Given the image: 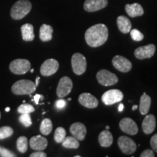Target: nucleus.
<instances>
[{"label": "nucleus", "mask_w": 157, "mask_h": 157, "mask_svg": "<svg viewBox=\"0 0 157 157\" xmlns=\"http://www.w3.org/2000/svg\"><path fill=\"white\" fill-rule=\"evenodd\" d=\"M84 36L86 42L89 46L98 48L106 42L109 36V30L105 25L98 23L88 29Z\"/></svg>", "instance_id": "obj_1"}, {"label": "nucleus", "mask_w": 157, "mask_h": 157, "mask_svg": "<svg viewBox=\"0 0 157 157\" xmlns=\"http://www.w3.org/2000/svg\"><path fill=\"white\" fill-rule=\"evenodd\" d=\"M31 3L29 0H19L12 7L10 15L14 20H21L30 13L31 10Z\"/></svg>", "instance_id": "obj_2"}, {"label": "nucleus", "mask_w": 157, "mask_h": 157, "mask_svg": "<svg viewBox=\"0 0 157 157\" xmlns=\"http://www.w3.org/2000/svg\"><path fill=\"white\" fill-rule=\"evenodd\" d=\"M36 85L32 81L28 79L19 80L12 87V92L17 95H31L36 90Z\"/></svg>", "instance_id": "obj_3"}, {"label": "nucleus", "mask_w": 157, "mask_h": 157, "mask_svg": "<svg viewBox=\"0 0 157 157\" xmlns=\"http://www.w3.org/2000/svg\"><path fill=\"white\" fill-rule=\"evenodd\" d=\"M31 63L26 59H16L10 64V70L12 73L21 75L30 71Z\"/></svg>", "instance_id": "obj_4"}, {"label": "nucleus", "mask_w": 157, "mask_h": 157, "mask_svg": "<svg viewBox=\"0 0 157 157\" xmlns=\"http://www.w3.org/2000/svg\"><path fill=\"white\" fill-rule=\"evenodd\" d=\"M71 66L76 75H82L87 69V60L81 53H75L71 58Z\"/></svg>", "instance_id": "obj_5"}, {"label": "nucleus", "mask_w": 157, "mask_h": 157, "mask_svg": "<svg viewBox=\"0 0 157 157\" xmlns=\"http://www.w3.org/2000/svg\"><path fill=\"white\" fill-rule=\"evenodd\" d=\"M98 82L103 86H112L114 85L119 81L118 77L114 74L111 73L106 69H102L98 72L97 76Z\"/></svg>", "instance_id": "obj_6"}, {"label": "nucleus", "mask_w": 157, "mask_h": 157, "mask_svg": "<svg viewBox=\"0 0 157 157\" xmlns=\"http://www.w3.org/2000/svg\"><path fill=\"white\" fill-rule=\"evenodd\" d=\"M73 88V82L68 76H63L60 79L57 87V95L59 98H63L67 96Z\"/></svg>", "instance_id": "obj_7"}, {"label": "nucleus", "mask_w": 157, "mask_h": 157, "mask_svg": "<svg viewBox=\"0 0 157 157\" xmlns=\"http://www.w3.org/2000/svg\"><path fill=\"white\" fill-rule=\"evenodd\" d=\"M123 93L119 90H110L105 92L102 96V101L105 105H111L122 101Z\"/></svg>", "instance_id": "obj_8"}, {"label": "nucleus", "mask_w": 157, "mask_h": 157, "mask_svg": "<svg viewBox=\"0 0 157 157\" xmlns=\"http://www.w3.org/2000/svg\"><path fill=\"white\" fill-rule=\"evenodd\" d=\"M118 146L124 154H132L137 149V146L132 139L127 136H121L118 139Z\"/></svg>", "instance_id": "obj_9"}, {"label": "nucleus", "mask_w": 157, "mask_h": 157, "mask_svg": "<svg viewBox=\"0 0 157 157\" xmlns=\"http://www.w3.org/2000/svg\"><path fill=\"white\" fill-rule=\"evenodd\" d=\"M59 68V63L55 59H48L40 68V73L44 76H50L56 74Z\"/></svg>", "instance_id": "obj_10"}, {"label": "nucleus", "mask_w": 157, "mask_h": 157, "mask_svg": "<svg viewBox=\"0 0 157 157\" xmlns=\"http://www.w3.org/2000/svg\"><path fill=\"white\" fill-rule=\"evenodd\" d=\"M112 64L116 69L122 73L129 72L132 68V63L128 59L121 56H116L112 60Z\"/></svg>", "instance_id": "obj_11"}, {"label": "nucleus", "mask_w": 157, "mask_h": 157, "mask_svg": "<svg viewBox=\"0 0 157 157\" xmlns=\"http://www.w3.org/2000/svg\"><path fill=\"white\" fill-rule=\"evenodd\" d=\"M156 52V47L154 44H150L146 46L140 47L135 50V56L139 60L150 58L154 56Z\"/></svg>", "instance_id": "obj_12"}, {"label": "nucleus", "mask_w": 157, "mask_h": 157, "mask_svg": "<svg viewBox=\"0 0 157 157\" xmlns=\"http://www.w3.org/2000/svg\"><path fill=\"white\" fill-rule=\"evenodd\" d=\"M119 127L124 132L130 135H136L138 132L137 124L130 118H124L119 122Z\"/></svg>", "instance_id": "obj_13"}, {"label": "nucleus", "mask_w": 157, "mask_h": 157, "mask_svg": "<svg viewBox=\"0 0 157 157\" xmlns=\"http://www.w3.org/2000/svg\"><path fill=\"white\" fill-rule=\"evenodd\" d=\"M108 5V0H86L84 9L89 13H93L105 8Z\"/></svg>", "instance_id": "obj_14"}, {"label": "nucleus", "mask_w": 157, "mask_h": 157, "mask_svg": "<svg viewBox=\"0 0 157 157\" xmlns=\"http://www.w3.org/2000/svg\"><path fill=\"white\" fill-rule=\"evenodd\" d=\"M78 102L83 106L88 109H95L98 105V101L90 93H82L78 97Z\"/></svg>", "instance_id": "obj_15"}, {"label": "nucleus", "mask_w": 157, "mask_h": 157, "mask_svg": "<svg viewBox=\"0 0 157 157\" xmlns=\"http://www.w3.org/2000/svg\"><path fill=\"white\" fill-rule=\"evenodd\" d=\"M70 132L78 140H83L87 134V129L82 123L76 122L70 127Z\"/></svg>", "instance_id": "obj_16"}, {"label": "nucleus", "mask_w": 157, "mask_h": 157, "mask_svg": "<svg viewBox=\"0 0 157 157\" xmlns=\"http://www.w3.org/2000/svg\"><path fill=\"white\" fill-rule=\"evenodd\" d=\"M29 144L33 150L43 151L47 148L48 142L45 137H42L41 135H37L31 137Z\"/></svg>", "instance_id": "obj_17"}, {"label": "nucleus", "mask_w": 157, "mask_h": 157, "mask_svg": "<svg viewBox=\"0 0 157 157\" xmlns=\"http://www.w3.org/2000/svg\"><path fill=\"white\" fill-rule=\"evenodd\" d=\"M156 128V118L153 114L147 115L143 119L142 123V129L143 132L146 135L152 133Z\"/></svg>", "instance_id": "obj_18"}, {"label": "nucleus", "mask_w": 157, "mask_h": 157, "mask_svg": "<svg viewBox=\"0 0 157 157\" xmlns=\"http://www.w3.org/2000/svg\"><path fill=\"white\" fill-rule=\"evenodd\" d=\"M125 10L129 16L131 17L142 16L144 13L143 7L138 3H133L131 5L127 4L125 5Z\"/></svg>", "instance_id": "obj_19"}, {"label": "nucleus", "mask_w": 157, "mask_h": 157, "mask_svg": "<svg viewBox=\"0 0 157 157\" xmlns=\"http://www.w3.org/2000/svg\"><path fill=\"white\" fill-rule=\"evenodd\" d=\"M117 23L119 31L123 34H127L132 29V23L128 17L120 15L117 17Z\"/></svg>", "instance_id": "obj_20"}, {"label": "nucleus", "mask_w": 157, "mask_h": 157, "mask_svg": "<svg viewBox=\"0 0 157 157\" xmlns=\"http://www.w3.org/2000/svg\"><path fill=\"white\" fill-rule=\"evenodd\" d=\"M53 29L50 25L42 24L39 29V38L42 42H49L52 39Z\"/></svg>", "instance_id": "obj_21"}, {"label": "nucleus", "mask_w": 157, "mask_h": 157, "mask_svg": "<svg viewBox=\"0 0 157 157\" xmlns=\"http://www.w3.org/2000/svg\"><path fill=\"white\" fill-rule=\"evenodd\" d=\"M22 38L25 42H31L34 39V26L30 23H25L21 26Z\"/></svg>", "instance_id": "obj_22"}, {"label": "nucleus", "mask_w": 157, "mask_h": 157, "mask_svg": "<svg viewBox=\"0 0 157 157\" xmlns=\"http://www.w3.org/2000/svg\"><path fill=\"white\" fill-rule=\"evenodd\" d=\"M98 141L102 147H110L113 143V135L109 130H104L100 133Z\"/></svg>", "instance_id": "obj_23"}, {"label": "nucleus", "mask_w": 157, "mask_h": 157, "mask_svg": "<svg viewBox=\"0 0 157 157\" xmlns=\"http://www.w3.org/2000/svg\"><path fill=\"white\" fill-rule=\"evenodd\" d=\"M151 104V99L150 96L146 93H143L140 98V105H139V111L142 115H146L150 110Z\"/></svg>", "instance_id": "obj_24"}, {"label": "nucleus", "mask_w": 157, "mask_h": 157, "mask_svg": "<svg viewBox=\"0 0 157 157\" xmlns=\"http://www.w3.org/2000/svg\"><path fill=\"white\" fill-rule=\"evenodd\" d=\"M63 146L65 147L66 148H78L79 147V143L78 140L76 137L74 136H69V137H66L63 141L61 143Z\"/></svg>", "instance_id": "obj_25"}, {"label": "nucleus", "mask_w": 157, "mask_h": 157, "mask_svg": "<svg viewBox=\"0 0 157 157\" xmlns=\"http://www.w3.org/2000/svg\"><path fill=\"white\" fill-rule=\"evenodd\" d=\"M52 130V123L50 119H44L40 125V132L42 135H48Z\"/></svg>", "instance_id": "obj_26"}, {"label": "nucleus", "mask_w": 157, "mask_h": 157, "mask_svg": "<svg viewBox=\"0 0 157 157\" xmlns=\"http://www.w3.org/2000/svg\"><path fill=\"white\" fill-rule=\"evenodd\" d=\"M17 148L21 154H24L28 149V139L26 137L21 136L17 140Z\"/></svg>", "instance_id": "obj_27"}, {"label": "nucleus", "mask_w": 157, "mask_h": 157, "mask_svg": "<svg viewBox=\"0 0 157 157\" xmlns=\"http://www.w3.org/2000/svg\"><path fill=\"white\" fill-rule=\"evenodd\" d=\"M66 129L63 127H58L55 131V135H54V139L55 141L58 143H62L66 137Z\"/></svg>", "instance_id": "obj_28"}, {"label": "nucleus", "mask_w": 157, "mask_h": 157, "mask_svg": "<svg viewBox=\"0 0 157 157\" xmlns=\"http://www.w3.org/2000/svg\"><path fill=\"white\" fill-rule=\"evenodd\" d=\"M13 129L10 127L5 126L0 128V140L7 138L13 135Z\"/></svg>", "instance_id": "obj_29"}, {"label": "nucleus", "mask_w": 157, "mask_h": 157, "mask_svg": "<svg viewBox=\"0 0 157 157\" xmlns=\"http://www.w3.org/2000/svg\"><path fill=\"white\" fill-rule=\"evenodd\" d=\"M19 121L21 122L23 126L29 127L32 124V121L30 113H21V115L19 117Z\"/></svg>", "instance_id": "obj_30"}, {"label": "nucleus", "mask_w": 157, "mask_h": 157, "mask_svg": "<svg viewBox=\"0 0 157 157\" xmlns=\"http://www.w3.org/2000/svg\"><path fill=\"white\" fill-rule=\"evenodd\" d=\"M35 111V109L33 105H31V104H27V103H23L22 105H21L17 109V111L20 113H30L34 112Z\"/></svg>", "instance_id": "obj_31"}, {"label": "nucleus", "mask_w": 157, "mask_h": 157, "mask_svg": "<svg viewBox=\"0 0 157 157\" xmlns=\"http://www.w3.org/2000/svg\"><path fill=\"white\" fill-rule=\"evenodd\" d=\"M129 32H130V36L132 37V39L135 42H140L144 38L143 34L137 29H132Z\"/></svg>", "instance_id": "obj_32"}, {"label": "nucleus", "mask_w": 157, "mask_h": 157, "mask_svg": "<svg viewBox=\"0 0 157 157\" xmlns=\"http://www.w3.org/2000/svg\"><path fill=\"white\" fill-rule=\"evenodd\" d=\"M0 155L2 157H15L16 156L14 153H13L8 149L5 148H1V151H0Z\"/></svg>", "instance_id": "obj_33"}, {"label": "nucleus", "mask_w": 157, "mask_h": 157, "mask_svg": "<svg viewBox=\"0 0 157 157\" xmlns=\"http://www.w3.org/2000/svg\"><path fill=\"white\" fill-rule=\"evenodd\" d=\"M151 146L154 151L157 152V133L155 134L151 139Z\"/></svg>", "instance_id": "obj_34"}, {"label": "nucleus", "mask_w": 157, "mask_h": 157, "mask_svg": "<svg viewBox=\"0 0 157 157\" xmlns=\"http://www.w3.org/2000/svg\"><path fill=\"white\" fill-rule=\"evenodd\" d=\"M66 101L63 99L58 100L56 102V106L58 109H63L66 107Z\"/></svg>", "instance_id": "obj_35"}, {"label": "nucleus", "mask_w": 157, "mask_h": 157, "mask_svg": "<svg viewBox=\"0 0 157 157\" xmlns=\"http://www.w3.org/2000/svg\"><path fill=\"white\" fill-rule=\"evenodd\" d=\"M155 155L153 152L152 150H150V149H147V150L143 151L141 153L140 157H154Z\"/></svg>", "instance_id": "obj_36"}, {"label": "nucleus", "mask_w": 157, "mask_h": 157, "mask_svg": "<svg viewBox=\"0 0 157 157\" xmlns=\"http://www.w3.org/2000/svg\"><path fill=\"white\" fill-rule=\"evenodd\" d=\"M47 154L42 151H37L36 152L32 153L30 155V157H46Z\"/></svg>", "instance_id": "obj_37"}, {"label": "nucleus", "mask_w": 157, "mask_h": 157, "mask_svg": "<svg viewBox=\"0 0 157 157\" xmlns=\"http://www.w3.org/2000/svg\"><path fill=\"white\" fill-rule=\"evenodd\" d=\"M44 99V96L42 95H39V94H36V95H34V101L35 102V103L36 104V105H38L39 104V102L40 100H43Z\"/></svg>", "instance_id": "obj_38"}, {"label": "nucleus", "mask_w": 157, "mask_h": 157, "mask_svg": "<svg viewBox=\"0 0 157 157\" xmlns=\"http://www.w3.org/2000/svg\"><path fill=\"white\" fill-rule=\"evenodd\" d=\"M124 108V104H122V103L119 104V107H118V110H119V112H121V111H123Z\"/></svg>", "instance_id": "obj_39"}, {"label": "nucleus", "mask_w": 157, "mask_h": 157, "mask_svg": "<svg viewBox=\"0 0 157 157\" xmlns=\"http://www.w3.org/2000/svg\"><path fill=\"white\" fill-rule=\"evenodd\" d=\"M39 79H40V78H39V76H37V78H36V82H35V85H36V87H37V86L39 85Z\"/></svg>", "instance_id": "obj_40"}, {"label": "nucleus", "mask_w": 157, "mask_h": 157, "mask_svg": "<svg viewBox=\"0 0 157 157\" xmlns=\"http://www.w3.org/2000/svg\"><path fill=\"white\" fill-rule=\"evenodd\" d=\"M137 109V105H133V106H132V111H135V110H136Z\"/></svg>", "instance_id": "obj_41"}, {"label": "nucleus", "mask_w": 157, "mask_h": 157, "mask_svg": "<svg viewBox=\"0 0 157 157\" xmlns=\"http://www.w3.org/2000/svg\"><path fill=\"white\" fill-rule=\"evenodd\" d=\"M10 111V107H7L5 109V111H7V112H9Z\"/></svg>", "instance_id": "obj_42"}, {"label": "nucleus", "mask_w": 157, "mask_h": 157, "mask_svg": "<svg viewBox=\"0 0 157 157\" xmlns=\"http://www.w3.org/2000/svg\"><path fill=\"white\" fill-rule=\"evenodd\" d=\"M30 71H31V73H33V72L34 71V69H31Z\"/></svg>", "instance_id": "obj_43"}, {"label": "nucleus", "mask_w": 157, "mask_h": 157, "mask_svg": "<svg viewBox=\"0 0 157 157\" xmlns=\"http://www.w3.org/2000/svg\"><path fill=\"white\" fill-rule=\"evenodd\" d=\"M110 129V127H109V126H106V129H108V130H109V129Z\"/></svg>", "instance_id": "obj_44"}, {"label": "nucleus", "mask_w": 157, "mask_h": 157, "mask_svg": "<svg viewBox=\"0 0 157 157\" xmlns=\"http://www.w3.org/2000/svg\"><path fill=\"white\" fill-rule=\"evenodd\" d=\"M80 156H78V155H77V156H75V157H80Z\"/></svg>", "instance_id": "obj_45"}, {"label": "nucleus", "mask_w": 157, "mask_h": 157, "mask_svg": "<svg viewBox=\"0 0 157 157\" xmlns=\"http://www.w3.org/2000/svg\"><path fill=\"white\" fill-rule=\"evenodd\" d=\"M0 119H1V112H0Z\"/></svg>", "instance_id": "obj_46"}, {"label": "nucleus", "mask_w": 157, "mask_h": 157, "mask_svg": "<svg viewBox=\"0 0 157 157\" xmlns=\"http://www.w3.org/2000/svg\"><path fill=\"white\" fill-rule=\"evenodd\" d=\"M0 151H1V147H0Z\"/></svg>", "instance_id": "obj_47"}]
</instances>
